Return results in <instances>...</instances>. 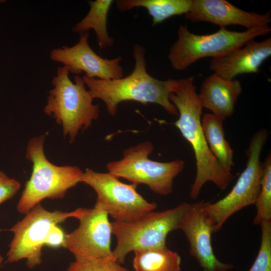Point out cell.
I'll list each match as a JSON object with an SVG mask.
<instances>
[{
  "label": "cell",
  "instance_id": "6da1fadb",
  "mask_svg": "<svg viewBox=\"0 0 271 271\" xmlns=\"http://www.w3.org/2000/svg\"><path fill=\"white\" fill-rule=\"evenodd\" d=\"M145 52L143 47L134 45L132 52L134 67L126 77L113 80L82 77L92 98L102 100L110 115H115L118 105L125 101L158 104L168 113L178 115L169 96L178 87L180 79L161 80L150 75L147 70Z\"/></svg>",
  "mask_w": 271,
  "mask_h": 271
},
{
  "label": "cell",
  "instance_id": "7a4b0ae2",
  "mask_svg": "<svg viewBox=\"0 0 271 271\" xmlns=\"http://www.w3.org/2000/svg\"><path fill=\"white\" fill-rule=\"evenodd\" d=\"M194 82L193 77L181 79L169 99L179 115L174 124L190 144L194 153L196 174L190 196L196 199L207 182H212L223 190L231 182L233 175L221 167L209 148L201 123L203 107Z\"/></svg>",
  "mask_w": 271,
  "mask_h": 271
},
{
  "label": "cell",
  "instance_id": "3957f363",
  "mask_svg": "<svg viewBox=\"0 0 271 271\" xmlns=\"http://www.w3.org/2000/svg\"><path fill=\"white\" fill-rule=\"evenodd\" d=\"M69 73L67 66L58 68L44 111L62 126L63 135L68 136L72 143L80 129H87L98 118L99 106L93 103L94 99L86 89L82 77L75 75L73 82Z\"/></svg>",
  "mask_w": 271,
  "mask_h": 271
},
{
  "label": "cell",
  "instance_id": "277c9868",
  "mask_svg": "<svg viewBox=\"0 0 271 271\" xmlns=\"http://www.w3.org/2000/svg\"><path fill=\"white\" fill-rule=\"evenodd\" d=\"M45 135L31 138L26 157L32 163L29 180L17 205L18 211L26 214L45 199H61L67 191L80 182L83 171L77 166L53 164L44 154Z\"/></svg>",
  "mask_w": 271,
  "mask_h": 271
},
{
  "label": "cell",
  "instance_id": "5b68a950",
  "mask_svg": "<svg viewBox=\"0 0 271 271\" xmlns=\"http://www.w3.org/2000/svg\"><path fill=\"white\" fill-rule=\"evenodd\" d=\"M189 204L183 202L166 210L152 211L132 221L111 222L116 239L112 254L117 261L123 263L131 251L166 246L168 235L179 229Z\"/></svg>",
  "mask_w": 271,
  "mask_h": 271
},
{
  "label": "cell",
  "instance_id": "8992f818",
  "mask_svg": "<svg viewBox=\"0 0 271 271\" xmlns=\"http://www.w3.org/2000/svg\"><path fill=\"white\" fill-rule=\"evenodd\" d=\"M270 31L269 26L242 32L220 28L212 34L198 35L190 32L186 26L181 25L178 30V39L170 49L168 59L174 69L182 71L199 59L223 56Z\"/></svg>",
  "mask_w": 271,
  "mask_h": 271
},
{
  "label": "cell",
  "instance_id": "52a82bcc",
  "mask_svg": "<svg viewBox=\"0 0 271 271\" xmlns=\"http://www.w3.org/2000/svg\"><path fill=\"white\" fill-rule=\"evenodd\" d=\"M153 150L149 141L128 148L120 160L107 164L108 172L138 185H146L157 194L169 195L174 180L183 170L185 163L179 159L167 162L153 161L149 157Z\"/></svg>",
  "mask_w": 271,
  "mask_h": 271
},
{
  "label": "cell",
  "instance_id": "ba28073f",
  "mask_svg": "<svg viewBox=\"0 0 271 271\" xmlns=\"http://www.w3.org/2000/svg\"><path fill=\"white\" fill-rule=\"evenodd\" d=\"M267 136L264 128L253 136L246 151V167L230 192L215 203H204V210L214 227V233L221 229L232 215L255 204L260 190L263 172L260 157Z\"/></svg>",
  "mask_w": 271,
  "mask_h": 271
},
{
  "label": "cell",
  "instance_id": "9c48e42d",
  "mask_svg": "<svg viewBox=\"0 0 271 271\" xmlns=\"http://www.w3.org/2000/svg\"><path fill=\"white\" fill-rule=\"evenodd\" d=\"M82 210L79 208L70 212L50 211L40 203L37 204L10 229L14 237L7 254L8 261L26 259L27 266L30 269L40 265L42 248L52 227L70 218L78 219Z\"/></svg>",
  "mask_w": 271,
  "mask_h": 271
},
{
  "label": "cell",
  "instance_id": "30bf717a",
  "mask_svg": "<svg viewBox=\"0 0 271 271\" xmlns=\"http://www.w3.org/2000/svg\"><path fill=\"white\" fill-rule=\"evenodd\" d=\"M113 174L86 168L80 182L93 189L97 195L94 206L104 210L114 221L135 220L157 207L149 202L137 190V184H125Z\"/></svg>",
  "mask_w": 271,
  "mask_h": 271
},
{
  "label": "cell",
  "instance_id": "8fae6325",
  "mask_svg": "<svg viewBox=\"0 0 271 271\" xmlns=\"http://www.w3.org/2000/svg\"><path fill=\"white\" fill-rule=\"evenodd\" d=\"M108 217L104 210L97 206L83 208L78 219V226L66 234L63 246L75 258H107L116 260L110 247L112 231Z\"/></svg>",
  "mask_w": 271,
  "mask_h": 271
},
{
  "label": "cell",
  "instance_id": "7c38bea8",
  "mask_svg": "<svg viewBox=\"0 0 271 271\" xmlns=\"http://www.w3.org/2000/svg\"><path fill=\"white\" fill-rule=\"evenodd\" d=\"M89 33L86 32L80 34L79 41L74 46L53 49L50 53L51 59L67 66L69 72L76 75L84 72L87 77L102 80L123 77V69L120 65L122 58L101 57L89 46Z\"/></svg>",
  "mask_w": 271,
  "mask_h": 271
},
{
  "label": "cell",
  "instance_id": "4fadbf2b",
  "mask_svg": "<svg viewBox=\"0 0 271 271\" xmlns=\"http://www.w3.org/2000/svg\"><path fill=\"white\" fill-rule=\"evenodd\" d=\"M203 201L189 203L179 229L185 235L190 245V253L199 262L203 271H228L233 264L224 263L215 256L211 243L214 227L207 217Z\"/></svg>",
  "mask_w": 271,
  "mask_h": 271
},
{
  "label": "cell",
  "instance_id": "5bb4252c",
  "mask_svg": "<svg viewBox=\"0 0 271 271\" xmlns=\"http://www.w3.org/2000/svg\"><path fill=\"white\" fill-rule=\"evenodd\" d=\"M186 19L193 23L207 22L226 28L240 25L246 29L269 26L270 13L260 14L241 10L225 0H193Z\"/></svg>",
  "mask_w": 271,
  "mask_h": 271
},
{
  "label": "cell",
  "instance_id": "9a60e30c",
  "mask_svg": "<svg viewBox=\"0 0 271 271\" xmlns=\"http://www.w3.org/2000/svg\"><path fill=\"white\" fill-rule=\"evenodd\" d=\"M270 55V38L261 41L252 40L225 55L212 58L209 69L213 73L232 80L240 74L257 73Z\"/></svg>",
  "mask_w": 271,
  "mask_h": 271
},
{
  "label": "cell",
  "instance_id": "2e32d148",
  "mask_svg": "<svg viewBox=\"0 0 271 271\" xmlns=\"http://www.w3.org/2000/svg\"><path fill=\"white\" fill-rule=\"evenodd\" d=\"M242 90L240 82L213 73L203 82L198 94L203 108L223 121L234 113L235 105Z\"/></svg>",
  "mask_w": 271,
  "mask_h": 271
},
{
  "label": "cell",
  "instance_id": "e0dca14e",
  "mask_svg": "<svg viewBox=\"0 0 271 271\" xmlns=\"http://www.w3.org/2000/svg\"><path fill=\"white\" fill-rule=\"evenodd\" d=\"M201 123L211 152L221 167L231 173L234 166L233 150L225 138L223 120L207 113L203 115Z\"/></svg>",
  "mask_w": 271,
  "mask_h": 271
},
{
  "label": "cell",
  "instance_id": "ac0fdd59",
  "mask_svg": "<svg viewBox=\"0 0 271 271\" xmlns=\"http://www.w3.org/2000/svg\"><path fill=\"white\" fill-rule=\"evenodd\" d=\"M112 0L88 1L90 9L87 15L72 28L75 33L80 34L94 30L99 48L100 49L111 47L114 39L107 31V21Z\"/></svg>",
  "mask_w": 271,
  "mask_h": 271
},
{
  "label": "cell",
  "instance_id": "d6986e66",
  "mask_svg": "<svg viewBox=\"0 0 271 271\" xmlns=\"http://www.w3.org/2000/svg\"><path fill=\"white\" fill-rule=\"evenodd\" d=\"M193 0H117V9L122 12L134 8H145L152 18L153 25L161 23L174 16L186 15Z\"/></svg>",
  "mask_w": 271,
  "mask_h": 271
},
{
  "label": "cell",
  "instance_id": "ffe728a7",
  "mask_svg": "<svg viewBox=\"0 0 271 271\" xmlns=\"http://www.w3.org/2000/svg\"><path fill=\"white\" fill-rule=\"evenodd\" d=\"M134 271H180L181 258L167 246L134 252Z\"/></svg>",
  "mask_w": 271,
  "mask_h": 271
},
{
  "label": "cell",
  "instance_id": "44dd1931",
  "mask_svg": "<svg viewBox=\"0 0 271 271\" xmlns=\"http://www.w3.org/2000/svg\"><path fill=\"white\" fill-rule=\"evenodd\" d=\"M256 213L253 219L254 225L271 220V156L269 154L263 163L260 190L254 204Z\"/></svg>",
  "mask_w": 271,
  "mask_h": 271
},
{
  "label": "cell",
  "instance_id": "7402d4cb",
  "mask_svg": "<svg viewBox=\"0 0 271 271\" xmlns=\"http://www.w3.org/2000/svg\"><path fill=\"white\" fill-rule=\"evenodd\" d=\"M258 254L249 271H271V220L263 221Z\"/></svg>",
  "mask_w": 271,
  "mask_h": 271
},
{
  "label": "cell",
  "instance_id": "603a6c76",
  "mask_svg": "<svg viewBox=\"0 0 271 271\" xmlns=\"http://www.w3.org/2000/svg\"><path fill=\"white\" fill-rule=\"evenodd\" d=\"M65 271H128L116 260L107 258H75Z\"/></svg>",
  "mask_w": 271,
  "mask_h": 271
},
{
  "label": "cell",
  "instance_id": "cb8c5ba5",
  "mask_svg": "<svg viewBox=\"0 0 271 271\" xmlns=\"http://www.w3.org/2000/svg\"><path fill=\"white\" fill-rule=\"evenodd\" d=\"M20 183L0 170V204L12 198L20 190Z\"/></svg>",
  "mask_w": 271,
  "mask_h": 271
},
{
  "label": "cell",
  "instance_id": "d4e9b609",
  "mask_svg": "<svg viewBox=\"0 0 271 271\" xmlns=\"http://www.w3.org/2000/svg\"><path fill=\"white\" fill-rule=\"evenodd\" d=\"M66 234L58 225H54L47 237L45 245L56 248L63 246Z\"/></svg>",
  "mask_w": 271,
  "mask_h": 271
},
{
  "label": "cell",
  "instance_id": "484cf974",
  "mask_svg": "<svg viewBox=\"0 0 271 271\" xmlns=\"http://www.w3.org/2000/svg\"><path fill=\"white\" fill-rule=\"evenodd\" d=\"M3 259H4V258L3 257L0 255V264L2 263V262H3Z\"/></svg>",
  "mask_w": 271,
  "mask_h": 271
}]
</instances>
